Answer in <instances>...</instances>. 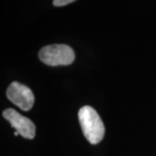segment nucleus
Returning a JSON list of instances; mask_svg holds the SVG:
<instances>
[{"label":"nucleus","instance_id":"obj_2","mask_svg":"<svg viewBox=\"0 0 156 156\" xmlns=\"http://www.w3.org/2000/svg\"><path fill=\"white\" fill-rule=\"evenodd\" d=\"M38 56L44 63L50 66L69 65L75 60V52L66 44H51L43 47Z\"/></svg>","mask_w":156,"mask_h":156},{"label":"nucleus","instance_id":"obj_4","mask_svg":"<svg viewBox=\"0 0 156 156\" xmlns=\"http://www.w3.org/2000/svg\"><path fill=\"white\" fill-rule=\"evenodd\" d=\"M3 116L11 123L16 132L26 139H33L36 134V126L31 120L20 115L13 108H7L3 112Z\"/></svg>","mask_w":156,"mask_h":156},{"label":"nucleus","instance_id":"obj_3","mask_svg":"<svg viewBox=\"0 0 156 156\" xmlns=\"http://www.w3.org/2000/svg\"><path fill=\"white\" fill-rule=\"evenodd\" d=\"M7 98L23 111H29L34 104L33 92L23 84L13 82L10 84L6 91Z\"/></svg>","mask_w":156,"mask_h":156},{"label":"nucleus","instance_id":"obj_5","mask_svg":"<svg viewBox=\"0 0 156 156\" xmlns=\"http://www.w3.org/2000/svg\"><path fill=\"white\" fill-rule=\"evenodd\" d=\"M75 1L76 0H53V5L56 7H61V6L67 5L69 4H71Z\"/></svg>","mask_w":156,"mask_h":156},{"label":"nucleus","instance_id":"obj_1","mask_svg":"<svg viewBox=\"0 0 156 156\" xmlns=\"http://www.w3.org/2000/svg\"><path fill=\"white\" fill-rule=\"evenodd\" d=\"M78 119L85 138L91 144L101 141L105 134V128L97 112L90 106H84L78 112Z\"/></svg>","mask_w":156,"mask_h":156}]
</instances>
